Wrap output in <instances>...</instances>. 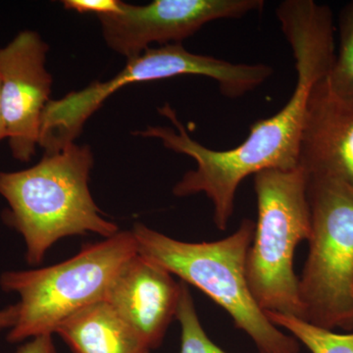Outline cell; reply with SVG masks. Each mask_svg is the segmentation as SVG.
Instances as JSON below:
<instances>
[{
    "label": "cell",
    "instance_id": "1",
    "mask_svg": "<svg viewBox=\"0 0 353 353\" xmlns=\"http://www.w3.org/2000/svg\"><path fill=\"white\" fill-rule=\"evenodd\" d=\"M276 15L296 61V88L279 112L252 124L243 143L228 150L202 145L190 136L169 104L158 108V112L174 128L150 126L132 132L157 139L164 148L194 160L196 168L176 183L174 196L205 194L212 202L216 227L222 231L233 216L236 192L245 178L267 169L299 167L309 95L316 83L328 76L336 57L333 13L329 6L313 0H285Z\"/></svg>",
    "mask_w": 353,
    "mask_h": 353
},
{
    "label": "cell",
    "instance_id": "2",
    "mask_svg": "<svg viewBox=\"0 0 353 353\" xmlns=\"http://www.w3.org/2000/svg\"><path fill=\"white\" fill-rule=\"evenodd\" d=\"M94 163L90 145L74 143L25 170L0 171V196L8 204L2 218L24 239L28 263L41 264L60 239L88 233L106 239L119 232L90 194Z\"/></svg>",
    "mask_w": 353,
    "mask_h": 353
},
{
    "label": "cell",
    "instance_id": "3",
    "mask_svg": "<svg viewBox=\"0 0 353 353\" xmlns=\"http://www.w3.org/2000/svg\"><path fill=\"white\" fill-rule=\"evenodd\" d=\"M255 222L241 221L233 234L215 241L175 240L145 225L132 232L138 252L153 263L194 285L221 306L261 353H299V343L268 319L255 301L246 276V259Z\"/></svg>",
    "mask_w": 353,
    "mask_h": 353
},
{
    "label": "cell",
    "instance_id": "4",
    "mask_svg": "<svg viewBox=\"0 0 353 353\" xmlns=\"http://www.w3.org/2000/svg\"><path fill=\"white\" fill-rule=\"evenodd\" d=\"M257 221L246 259V276L264 312L303 320L294 252L311 236L308 176L301 167L254 175Z\"/></svg>",
    "mask_w": 353,
    "mask_h": 353
},
{
    "label": "cell",
    "instance_id": "5",
    "mask_svg": "<svg viewBox=\"0 0 353 353\" xmlns=\"http://www.w3.org/2000/svg\"><path fill=\"white\" fill-rule=\"evenodd\" d=\"M138 253L132 231L118 232L99 243L83 246L66 261L46 268L7 271L0 287L18 294L19 313L9 330L11 343L55 334L71 316L104 301L114 279Z\"/></svg>",
    "mask_w": 353,
    "mask_h": 353
},
{
    "label": "cell",
    "instance_id": "6",
    "mask_svg": "<svg viewBox=\"0 0 353 353\" xmlns=\"http://www.w3.org/2000/svg\"><path fill=\"white\" fill-rule=\"evenodd\" d=\"M274 73L266 64H234L196 54L182 43L150 48L105 82H92L81 90L51 99L41 121L39 148L46 154L61 152L83 132L88 120L113 94L132 83L154 82L179 76L212 79L229 99H239L263 85Z\"/></svg>",
    "mask_w": 353,
    "mask_h": 353
},
{
    "label": "cell",
    "instance_id": "7",
    "mask_svg": "<svg viewBox=\"0 0 353 353\" xmlns=\"http://www.w3.org/2000/svg\"><path fill=\"white\" fill-rule=\"evenodd\" d=\"M307 176L311 236L299 278L303 320L332 331H352L353 189L332 176Z\"/></svg>",
    "mask_w": 353,
    "mask_h": 353
},
{
    "label": "cell",
    "instance_id": "8",
    "mask_svg": "<svg viewBox=\"0 0 353 353\" xmlns=\"http://www.w3.org/2000/svg\"><path fill=\"white\" fill-rule=\"evenodd\" d=\"M264 6L263 0H154L146 6L123 2L120 13L97 18L108 48L129 60L152 43H182L208 23L241 19Z\"/></svg>",
    "mask_w": 353,
    "mask_h": 353
},
{
    "label": "cell",
    "instance_id": "9",
    "mask_svg": "<svg viewBox=\"0 0 353 353\" xmlns=\"http://www.w3.org/2000/svg\"><path fill=\"white\" fill-rule=\"evenodd\" d=\"M50 46L25 30L0 48V83L6 139L14 159L31 161L39 146L52 76L46 68Z\"/></svg>",
    "mask_w": 353,
    "mask_h": 353
},
{
    "label": "cell",
    "instance_id": "10",
    "mask_svg": "<svg viewBox=\"0 0 353 353\" xmlns=\"http://www.w3.org/2000/svg\"><path fill=\"white\" fill-rule=\"evenodd\" d=\"M172 276L138 252L121 269L104 299L152 350L161 345L178 314L182 282Z\"/></svg>",
    "mask_w": 353,
    "mask_h": 353
},
{
    "label": "cell",
    "instance_id": "11",
    "mask_svg": "<svg viewBox=\"0 0 353 353\" xmlns=\"http://www.w3.org/2000/svg\"><path fill=\"white\" fill-rule=\"evenodd\" d=\"M299 167L307 175L332 176L353 189V103L338 99L326 78L309 95Z\"/></svg>",
    "mask_w": 353,
    "mask_h": 353
},
{
    "label": "cell",
    "instance_id": "12",
    "mask_svg": "<svg viewBox=\"0 0 353 353\" xmlns=\"http://www.w3.org/2000/svg\"><path fill=\"white\" fill-rule=\"evenodd\" d=\"M73 353H150L137 332L105 301L71 316L58 327Z\"/></svg>",
    "mask_w": 353,
    "mask_h": 353
},
{
    "label": "cell",
    "instance_id": "13",
    "mask_svg": "<svg viewBox=\"0 0 353 353\" xmlns=\"http://www.w3.org/2000/svg\"><path fill=\"white\" fill-rule=\"evenodd\" d=\"M278 328H284L311 353H353V333L338 334L294 316L265 312Z\"/></svg>",
    "mask_w": 353,
    "mask_h": 353
},
{
    "label": "cell",
    "instance_id": "14",
    "mask_svg": "<svg viewBox=\"0 0 353 353\" xmlns=\"http://www.w3.org/2000/svg\"><path fill=\"white\" fill-rule=\"evenodd\" d=\"M339 26L340 48L326 81L338 99L353 103V1L341 10Z\"/></svg>",
    "mask_w": 353,
    "mask_h": 353
},
{
    "label": "cell",
    "instance_id": "15",
    "mask_svg": "<svg viewBox=\"0 0 353 353\" xmlns=\"http://www.w3.org/2000/svg\"><path fill=\"white\" fill-rule=\"evenodd\" d=\"M176 320L181 326L180 353H229L209 339L197 315L189 288L183 282Z\"/></svg>",
    "mask_w": 353,
    "mask_h": 353
},
{
    "label": "cell",
    "instance_id": "16",
    "mask_svg": "<svg viewBox=\"0 0 353 353\" xmlns=\"http://www.w3.org/2000/svg\"><path fill=\"white\" fill-rule=\"evenodd\" d=\"M120 0H63L64 8L79 14H95L99 16L115 15L121 12Z\"/></svg>",
    "mask_w": 353,
    "mask_h": 353
},
{
    "label": "cell",
    "instance_id": "17",
    "mask_svg": "<svg viewBox=\"0 0 353 353\" xmlns=\"http://www.w3.org/2000/svg\"><path fill=\"white\" fill-rule=\"evenodd\" d=\"M16 353H57L51 334L36 336L18 348Z\"/></svg>",
    "mask_w": 353,
    "mask_h": 353
},
{
    "label": "cell",
    "instance_id": "18",
    "mask_svg": "<svg viewBox=\"0 0 353 353\" xmlns=\"http://www.w3.org/2000/svg\"><path fill=\"white\" fill-rule=\"evenodd\" d=\"M18 313H19L18 303L1 309L0 310V331L12 328L17 321Z\"/></svg>",
    "mask_w": 353,
    "mask_h": 353
},
{
    "label": "cell",
    "instance_id": "19",
    "mask_svg": "<svg viewBox=\"0 0 353 353\" xmlns=\"http://www.w3.org/2000/svg\"><path fill=\"white\" fill-rule=\"evenodd\" d=\"M6 139V124H4L3 112H2L1 83H0V143Z\"/></svg>",
    "mask_w": 353,
    "mask_h": 353
}]
</instances>
